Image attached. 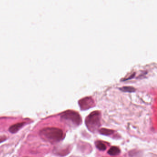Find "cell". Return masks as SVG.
I'll return each mask as SVG.
<instances>
[{
  "instance_id": "6da1fadb",
  "label": "cell",
  "mask_w": 157,
  "mask_h": 157,
  "mask_svg": "<svg viewBox=\"0 0 157 157\" xmlns=\"http://www.w3.org/2000/svg\"><path fill=\"white\" fill-rule=\"evenodd\" d=\"M40 135L44 140L49 142H58L63 137V132L61 129L55 127H47L41 130Z\"/></svg>"
},
{
  "instance_id": "7a4b0ae2",
  "label": "cell",
  "mask_w": 157,
  "mask_h": 157,
  "mask_svg": "<svg viewBox=\"0 0 157 157\" xmlns=\"http://www.w3.org/2000/svg\"><path fill=\"white\" fill-rule=\"evenodd\" d=\"M85 124L88 130L91 132L96 131L100 125V113L98 111L91 113L85 120Z\"/></svg>"
},
{
  "instance_id": "3957f363",
  "label": "cell",
  "mask_w": 157,
  "mask_h": 157,
  "mask_svg": "<svg viewBox=\"0 0 157 157\" xmlns=\"http://www.w3.org/2000/svg\"><path fill=\"white\" fill-rule=\"evenodd\" d=\"M61 119L72 126H78L82 123V118L76 112L72 111H67L63 113Z\"/></svg>"
},
{
  "instance_id": "277c9868",
  "label": "cell",
  "mask_w": 157,
  "mask_h": 157,
  "mask_svg": "<svg viewBox=\"0 0 157 157\" xmlns=\"http://www.w3.org/2000/svg\"><path fill=\"white\" fill-rule=\"evenodd\" d=\"M79 105L82 110H86L95 106V102L91 97H85L79 101Z\"/></svg>"
},
{
  "instance_id": "5b68a950",
  "label": "cell",
  "mask_w": 157,
  "mask_h": 157,
  "mask_svg": "<svg viewBox=\"0 0 157 157\" xmlns=\"http://www.w3.org/2000/svg\"><path fill=\"white\" fill-rule=\"evenodd\" d=\"M25 124V123H20L12 125L9 128V132L11 133H15L20 130L24 126Z\"/></svg>"
},
{
  "instance_id": "8992f818",
  "label": "cell",
  "mask_w": 157,
  "mask_h": 157,
  "mask_svg": "<svg viewBox=\"0 0 157 157\" xmlns=\"http://www.w3.org/2000/svg\"><path fill=\"white\" fill-rule=\"evenodd\" d=\"M120 153V150L119 148L115 146L111 147L107 152V153L111 156H116V155H118Z\"/></svg>"
},
{
  "instance_id": "52a82bcc",
  "label": "cell",
  "mask_w": 157,
  "mask_h": 157,
  "mask_svg": "<svg viewBox=\"0 0 157 157\" xmlns=\"http://www.w3.org/2000/svg\"><path fill=\"white\" fill-rule=\"evenodd\" d=\"M119 89L124 92L132 93L136 91L135 88L131 86H124L122 88H119Z\"/></svg>"
},
{
  "instance_id": "ba28073f",
  "label": "cell",
  "mask_w": 157,
  "mask_h": 157,
  "mask_svg": "<svg viewBox=\"0 0 157 157\" xmlns=\"http://www.w3.org/2000/svg\"><path fill=\"white\" fill-rule=\"evenodd\" d=\"M99 132H100V133L101 134H103V135L109 136V135L113 134L114 133V130H109V129L103 128V129H100L99 130Z\"/></svg>"
},
{
  "instance_id": "9c48e42d",
  "label": "cell",
  "mask_w": 157,
  "mask_h": 157,
  "mask_svg": "<svg viewBox=\"0 0 157 157\" xmlns=\"http://www.w3.org/2000/svg\"><path fill=\"white\" fill-rule=\"evenodd\" d=\"M96 146L99 150L100 151H104L106 148V145L100 141H96Z\"/></svg>"
},
{
  "instance_id": "30bf717a",
  "label": "cell",
  "mask_w": 157,
  "mask_h": 157,
  "mask_svg": "<svg viewBox=\"0 0 157 157\" xmlns=\"http://www.w3.org/2000/svg\"><path fill=\"white\" fill-rule=\"evenodd\" d=\"M135 74H136V73H134L133 74H132V75H131L129 77V78H128L125 79L123 80V81H126V80H128L132 78H134V75H135Z\"/></svg>"
},
{
  "instance_id": "8fae6325",
  "label": "cell",
  "mask_w": 157,
  "mask_h": 157,
  "mask_svg": "<svg viewBox=\"0 0 157 157\" xmlns=\"http://www.w3.org/2000/svg\"><path fill=\"white\" fill-rule=\"evenodd\" d=\"M6 140V138L4 137H0V143L3 142V141H5Z\"/></svg>"
},
{
  "instance_id": "7c38bea8",
  "label": "cell",
  "mask_w": 157,
  "mask_h": 157,
  "mask_svg": "<svg viewBox=\"0 0 157 157\" xmlns=\"http://www.w3.org/2000/svg\"></svg>"
}]
</instances>
